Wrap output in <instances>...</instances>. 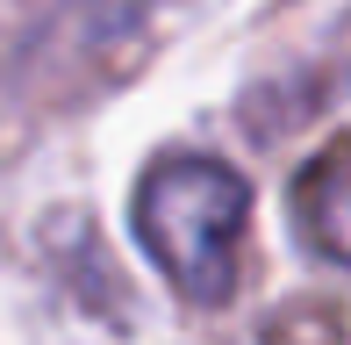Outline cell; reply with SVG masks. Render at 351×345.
<instances>
[{"label":"cell","instance_id":"obj_2","mask_svg":"<svg viewBox=\"0 0 351 345\" xmlns=\"http://www.w3.org/2000/svg\"><path fill=\"white\" fill-rule=\"evenodd\" d=\"M294 223H301V245L323 259L351 266V137L323 144L294 180Z\"/></svg>","mask_w":351,"mask_h":345},{"label":"cell","instance_id":"obj_1","mask_svg":"<svg viewBox=\"0 0 351 345\" xmlns=\"http://www.w3.org/2000/svg\"><path fill=\"white\" fill-rule=\"evenodd\" d=\"M244 223H251V180L222 159L165 151L136 180V245L172 280V295L194 309L230 302Z\"/></svg>","mask_w":351,"mask_h":345}]
</instances>
